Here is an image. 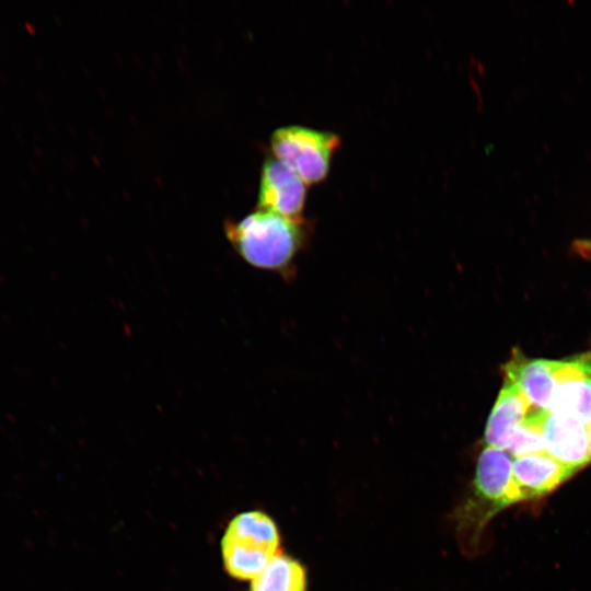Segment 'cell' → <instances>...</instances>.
I'll list each match as a JSON object with an SVG mask.
<instances>
[{
  "label": "cell",
  "instance_id": "obj_1",
  "mask_svg": "<svg viewBox=\"0 0 591 591\" xmlns=\"http://www.w3.org/2000/svg\"><path fill=\"white\" fill-rule=\"evenodd\" d=\"M224 231L247 264L274 271L285 270L302 240L301 220L260 209L237 221L225 222Z\"/></svg>",
  "mask_w": 591,
  "mask_h": 591
},
{
  "label": "cell",
  "instance_id": "obj_2",
  "mask_svg": "<svg viewBox=\"0 0 591 591\" xmlns=\"http://www.w3.org/2000/svg\"><path fill=\"white\" fill-rule=\"evenodd\" d=\"M224 570L234 579H254L280 554V535L275 521L265 512L239 513L221 538Z\"/></svg>",
  "mask_w": 591,
  "mask_h": 591
},
{
  "label": "cell",
  "instance_id": "obj_3",
  "mask_svg": "<svg viewBox=\"0 0 591 591\" xmlns=\"http://www.w3.org/2000/svg\"><path fill=\"white\" fill-rule=\"evenodd\" d=\"M337 134L300 125L277 128L270 136L276 159L292 170L305 184L326 177L331 158L339 146Z\"/></svg>",
  "mask_w": 591,
  "mask_h": 591
},
{
  "label": "cell",
  "instance_id": "obj_4",
  "mask_svg": "<svg viewBox=\"0 0 591 591\" xmlns=\"http://www.w3.org/2000/svg\"><path fill=\"white\" fill-rule=\"evenodd\" d=\"M474 493L490 513L524 500L513 475V457L500 448L487 445L479 454Z\"/></svg>",
  "mask_w": 591,
  "mask_h": 591
},
{
  "label": "cell",
  "instance_id": "obj_5",
  "mask_svg": "<svg viewBox=\"0 0 591 591\" xmlns=\"http://www.w3.org/2000/svg\"><path fill=\"white\" fill-rule=\"evenodd\" d=\"M556 389L548 412L569 415L588 425L591 419V351L556 360Z\"/></svg>",
  "mask_w": 591,
  "mask_h": 591
},
{
  "label": "cell",
  "instance_id": "obj_6",
  "mask_svg": "<svg viewBox=\"0 0 591 591\" xmlns=\"http://www.w3.org/2000/svg\"><path fill=\"white\" fill-rule=\"evenodd\" d=\"M305 193V183L281 161L275 157L264 161L258 186V209L301 220Z\"/></svg>",
  "mask_w": 591,
  "mask_h": 591
},
{
  "label": "cell",
  "instance_id": "obj_7",
  "mask_svg": "<svg viewBox=\"0 0 591 591\" xmlns=\"http://www.w3.org/2000/svg\"><path fill=\"white\" fill-rule=\"evenodd\" d=\"M543 441L548 455L576 472L591 462L588 425L576 417L547 412Z\"/></svg>",
  "mask_w": 591,
  "mask_h": 591
},
{
  "label": "cell",
  "instance_id": "obj_8",
  "mask_svg": "<svg viewBox=\"0 0 591 591\" xmlns=\"http://www.w3.org/2000/svg\"><path fill=\"white\" fill-rule=\"evenodd\" d=\"M556 360L530 359L513 350L505 364V380L513 383L523 393L532 407L548 412L556 389Z\"/></svg>",
  "mask_w": 591,
  "mask_h": 591
},
{
  "label": "cell",
  "instance_id": "obj_9",
  "mask_svg": "<svg viewBox=\"0 0 591 591\" xmlns=\"http://www.w3.org/2000/svg\"><path fill=\"white\" fill-rule=\"evenodd\" d=\"M576 473L545 451L513 459V475L523 499L544 496Z\"/></svg>",
  "mask_w": 591,
  "mask_h": 591
},
{
  "label": "cell",
  "instance_id": "obj_10",
  "mask_svg": "<svg viewBox=\"0 0 591 591\" xmlns=\"http://www.w3.org/2000/svg\"><path fill=\"white\" fill-rule=\"evenodd\" d=\"M533 409L518 386L505 380L487 420L486 444L502 449L511 431L524 421Z\"/></svg>",
  "mask_w": 591,
  "mask_h": 591
},
{
  "label": "cell",
  "instance_id": "obj_11",
  "mask_svg": "<svg viewBox=\"0 0 591 591\" xmlns=\"http://www.w3.org/2000/svg\"><path fill=\"white\" fill-rule=\"evenodd\" d=\"M250 591H306L305 569L280 553L251 580Z\"/></svg>",
  "mask_w": 591,
  "mask_h": 591
},
{
  "label": "cell",
  "instance_id": "obj_12",
  "mask_svg": "<svg viewBox=\"0 0 591 591\" xmlns=\"http://www.w3.org/2000/svg\"><path fill=\"white\" fill-rule=\"evenodd\" d=\"M547 412L534 408L508 436L502 449L512 456L544 452L543 424Z\"/></svg>",
  "mask_w": 591,
  "mask_h": 591
},
{
  "label": "cell",
  "instance_id": "obj_13",
  "mask_svg": "<svg viewBox=\"0 0 591 591\" xmlns=\"http://www.w3.org/2000/svg\"><path fill=\"white\" fill-rule=\"evenodd\" d=\"M575 247L580 254L591 256V239L577 241Z\"/></svg>",
  "mask_w": 591,
  "mask_h": 591
},
{
  "label": "cell",
  "instance_id": "obj_14",
  "mask_svg": "<svg viewBox=\"0 0 591 591\" xmlns=\"http://www.w3.org/2000/svg\"><path fill=\"white\" fill-rule=\"evenodd\" d=\"M588 433H589V454L591 459V419L588 422Z\"/></svg>",
  "mask_w": 591,
  "mask_h": 591
}]
</instances>
